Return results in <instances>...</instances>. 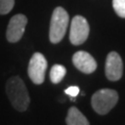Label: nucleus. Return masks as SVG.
Listing matches in <instances>:
<instances>
[{
	"mask_svg": "<svg viewBox=\"0 0 125 125\" xmlns=\"http://www.w3.org/2000/svg\"><path fill=\"white\" fill-rule=\"evenodd\" d=\"M115 13L121 18H125V0H113Z\"/></svg>",
	"mask_w": 125,
	"mask_h": 125,
	"instance_id": "nucleus-11",
	"label": "nucleus"
},
{
	"mask_svg": "<svg viewBox=\"0 0 125 125\" xmlns=\"http://www.w3.org/2000/svg\"><path fill=\"white\" fill-rule=\"evenodd\" d=\"M27 24V17L25 15L18 14L9 22L6 28V40L10 43H17L22 39Z\"/></svg>",
	"mask_w": 125,
	"mask_h": 125,
	"instance_id": "nucleus-6",
	"label": "nucleus"
},
{
	"mask_svg": "<svg viewBox=\"0 0 125 125\" xmlns=\"http://www.w3.org/2000/svg\"><path fill=\"white\" fill-rule=\"evenodd\" d=\"M73 65L80 72L84 74H92L97 69V62L87 51H77L73 54Z\"/></svg>",
	"mask_w": 125,
	"mask_h": 125,
	"instance_id": "nucleus-8",
	"label": "nucleus"
},
{
	"mask_svg": "<svg viewBox=\"0 0 125 125\" xmlns=\"http://www.w3.org/2000/svg\"><path fill=\"white\" fill-rule=\"evenodd\" d=\"M123 75V62L119 53L112 51L107 54L105 61V76L108 80L117 81Z\"/></svg>",
	"mask_w": 125,
	"mask_h": 125,
	"instance_id": "nucleus-7",
	"label": "nucleus"
},
{
	"mask_svg": "<svg viewBox=\"0 0 125 125\" xmlns=\"http://www.w3.org/2000/svg\"><path fill=\"white\" fill-rule=\"evenodd\" d=\"M65 93L68 96L71 97V98H75L78 94H79V88L76 87V85H71V87H69L68 89L65 90Z\"/></svg>",
	"mask_w": 125,
	"mask_h": 125,
	"instance_id": "nucleus-13",
	"label": "nucleus"
},
{
	"mask_svg": "<svg viewBox=\"0 0 125 125\" xmlns=\"http://www.w3.org/2000/svg\"><path fill=\"white\" fill-rule=\"evenodd\" d=\"M15 0H0V15H6L13 10Z\"/></svg>",
	"mask_w": 125,
	"mask_h": 125,
	"instance_id": "nucleus-12",
	"label": "nucleus"
},
{
	"mask_svg": "<svg viewBox=\"0 0 125 125\" xmlns=\"http://www.w3.org/2000/svg\"><path fill=\"white\" fill-rule=\"evenodd\" d=\"M5 92L13 107L18 112H25L29 106L30 97L21 77L13 76L5 83Z\"/></svg>",
	"mask_w": 125,
	"mask_h": 125,
	"instance_id": "nucleus-1",
	"label": "nucleus"
},
{
	"mask_svg": "<svg viewBox=\"0 0 125 125\" xmlns=\"http://www.w3.org/2000/svg\"><path fill=\"white\" fill-rule=\"evenodd\" d=\"M67 125H90L89 120L79 109L75 106L69 108L67 117H66Z\"/></svg>",
	"mask_w": 125,
	"mask_h": 125,
	"instance_id": "nucleus-9",
	"label": "nucleus"
},
{
	"mask_svg": "<svg viewBox=\"0 0 125 125\" xmlns=\"http://www.w3.org/2000/svg\"><path fill=\"white\" fill-rule=\"evenodd\" d=\"M67 73V70L62 65H53L51 70H50V80L51 83L56 84L60 83L64 79V77Z\"/></svg>",
	"mask_w": 125,
	"mask_h": 125,
	"instance_id": "nucleus-10",
	"label": "nucleus"
},
{
	"mask_svg": "<svg viewBox=\"0 0 125 125\" xmlns=\"http://www.w3.org/2000/svg\"><path fill=\"white\" fill-rule=\"evenodd\" d=\"M69 25V15L64 7L57 6L54 9L50 20L49 40L53 44L60 43L65 37Z\"/></svg>",
	"mask_w": 125,
	"mask_h": 125,
	"instance_id": "nucleus-2",
	"label": "nucleus"
},
{
	"mask_svg": "<svg viewBox=\"0 0 125 125\" xmlns=\"http://www.w3.org/2000/svg\"><path fill=\"white\" fill-rule=\"evenodd\" d=\"M47 60L40 52L33 53L28 64V76L34 84H42L45 80V73L47 69Z\"/></svg>",
	"mask_w": 125,
	"mask_h": 125,
	"instance_id": "nucleus-5",
	"label": "nucleus"
},
{
	"mask_svg": "<svg viewBox=\"0 0 125 125\" xmlns=\"http://www.w3.org/2000/svg\"><path fill=\"white\" fill-rule=\"evenodd\" d=\"M119 100L117 91L112 89H101L92 96L91 104L93 109L99 115H106L115 107Z\"/></svg>",
	"mask_w": 125,
	"mask_h": 125,
	"instance_id": "nucleus-3",
	"label": "nucleus"
},
{
	"mask_svg": "<svg viewBox=\"0 0 125 125\" xmlns=\"http://www.w3.org/2000/svg\"><path fill=\"white\" fill-rule=\"evenodd\" d=\"M90 33V25L87 19L83 16H75L70 25V34L69 39L73 45H81L88 40Z\"/></svg>",
	"mask_w": 125,
	"mask_h": 125,
	"instance_id": "nucleus-4",
	"label": "nucleus"
}]
</instances>
